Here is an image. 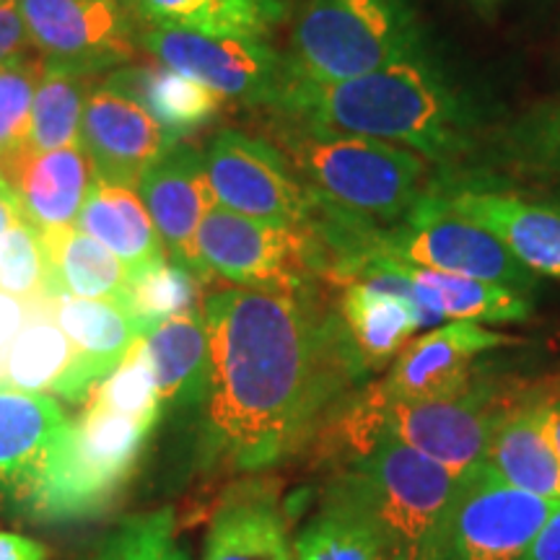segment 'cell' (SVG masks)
<instances>
[{
  "label": "cell",
  "instance_id": "obj_1",
  "mask_svg": "<svg viewBox=\"0 0 560 560\" xmlns=\"http://www.w3.org/2000/svg\"><path fill=\"white\" fill-rule=\"evenodd\" d=\"M210 384L206 446L229 470L291 457L366 380L340 312L317 285L226 289L202 301Z\"/></svg>",
  "mask_w": 560,
  "mask_h": 560
},
{
  "label": "cell",
  "instance_id": "obj_2",
  "mask_svg": "<svg viewBox=\"0 0 560 560\" xmlns=\"http://www.w3.org/2000/svg\"><path fill=\"white\" fill-rule=\"evenodd\" d=\"M276 109L310 130L384 140L425 161H452L475 143L470 102L425 55L340 83L289 73Z\"/></svg>",
  "mask_w": 560,
  "mask_h": 560
},
{
  "label": "cell",
  "instance_id": "obj_3",
  "mask_svg": "<svg viewBox=\"0 0 560 560\" xmlns=\"http://www.w3.org/2000/svg\"><path fill=\"white\" fill-rule=\"evenodd\" d=\"M459 475L382 429L332 480L327 495L361 516L389 560H436Z\"/></svg>",
  "mask_w": 560,
  "mask_h": 560
},
{
  "label": "cell",
  "instance_id": "obj_4",
  "mask_svg": "<svg viewBox=\"0 0 560 560\" xmlns=\"http://www.w3.org/2000/svg\"><path fill=\"white\" fill-rule=\"evenodd\" d=\"M153 425L86 400L83 416L70 420L19 506L42 522L96 516L136 470Z\"/></svg>",
  "mask_w": 560,
  "mask_h": 560
},
{
  "label": "cell",
  "instance_id": "obj_5",
  "mask_svg": "<svg viewBox=\"0 0 560 560\" xmlns=\"http://www.w3.org/2000/svg\"><path fill=\"white\" fill-rule=\"evenodd\" d=\"M278 143L314 192L369 221H400L423 195L429 164L402 145L317 132L296 122L278 132Z\"/></svg>",
  "mask_w": 560,
  "mask_h": 560
},
{
  "label": "cell",
  "instance_id": "obj_6",
  "mask_svg": "<svg viewBox=\"0 0 560 560\" xmlns=\"http://www.w3.org/2000/svg\"><path fill=\"white\" fill-rule=\"evenodd\" d=\"M423 55L408 0H306L291 39L289 73L340 83Z\"/></svg>",
  "mask_w": 560,
  "mask_h": 560
},
{
  "label": "cell",
  "instance_id": "obj_7",
  "mask_svg": "<svg viewBox=\"0 0 560 560\" xmlns=\"http://www.w3.org/2000/svg\"><path fill=\"white\" fill-rule=\"evenodd\" d=\"M369 244L416 268L478 278L529 293L537 276L516 260L490 231L462 219L436 192H423L400 221L380 229L369 221Z\"/></svg>",
  "mask_w": 560,
  "mask_h": 560
},
{
  "label": "cell",
  "instance_id": "obj_8",
  "mask_svg": "<svg viewBox=\"0 0 560 560\" xmlns=\"http://www.w3.org/2000/svg\"><path fill=\"white\" fill-rule=\"evenodd\" d=\"M200 270L242 289L296 291L319 278V249L306 226H278L213 206L195 240Z\"/></svg>",
  "mask_w": 560,
  "mask_h": 560
},
{
  "label": "cell",
  "instance_id": "obj_9",
  "mask_svg": "<svg viewBox=\"0 0 560 560\" xmlns=\"http://www.w3.org/2000/svg\"><path fill=\"white\" fill-rule=\"evenodd\" d=\"M556 503L509 486L482 459L459 475L436 560H520Z\"/></svg>",
  "mask_w": 560,
  "mask_h": 560
},
{
  "label": "cell",
  "instance_id": "obj_10",
  "mask_svg": "<svg viewBox=\"0 0 560 560\" xmlns=\"http://www.w3.org/2000/svg\"><path fill=\"white\" fill-rule=\"evenodd\" d=\"M202 159L215 206L278 226H306L314 190L299 179L276 143L242 130H221Z\"/></svg>",
  "mask_w": 560,
  "mask_h": 560
},
{
  "label": "cell",
  "instance_id": "obj_11",
  "mask_svg": "<svg viewBox=\"0 0 560 560\" xmlns=\"http://www.w3.org/2000/svg\"><path fill=\"white\" fill-rule=\"evenodd\" d=\"M516 384L478 376L452 400H384L376 389L382 429L439 465L465 472L486 459L490 431Z\"/></svg>",
  "mask_w": 560,
  "mask_h": 560
},
{
  "label": "cell",
  "instance_id": "obj_12",
  "mask_svg": "<svg viewBox=\"0 0 560 560\" xmlns=\"http://www.w3.org/2000/svg\"><path fill=\"white\" fill-rule=\"evenodd\" d=\"M140 45L161 66L213 89L223 100L272 107L283 94L285 60L257 37H226L190 30H151Z\"/></svg>",
  "mask_w": 560,
  "mask_h": 560
},
{
  "label": "cell",
  "instance_id": "obj_13",
  "mask_svg": "<svg viewBox=\"0 0 560 560\" xmlns=\"http://www.w3.org/2000/svg\"><path fill=\"white\" fill-rule=\"evenodd\" d=\"M42 58L104 73L136 58V24L120 0H19Z\"/></svg>",
  "mask_w": 560,
  "mask_h": 560
},
{
  "label": "cell",
  "instance_id": "obj_14",
  "mask_svg": "<svg viewBox=\"0 0 560 560\" xmlns=\"http://www.w3.org/2000/svg\"><path fill=\"white\" fill-rule=\"evenodd\" d=\"M520 342L478 322L431 327V332L418 335L397 353L376 389L384 400H452L478 380L475 363L480 355Z\"/></svg>",
  "mask_w": 560,
  "mask_h": 560
},
{
  "label": "cell",
  "instance_id": "obj_15",
  "mask_svg": "<svg viewBox=\"0 0 560 560\" xmlns=\"http://www.w3.org/2000/svg\"><path fill=\"white\" fill-rule=\"evenodd\" d=\"M81 143L96 177L136 187L149 166L179 143L132 96L102 81L81 120Z\"/></svg>",
  "mask_w": 560,
  "mask_h": 560
},
{
  "label": "cell",
  "instance_id": "obj_16",
  "mask_svg": "<svg viewBox=\"0 0 560 560\" xmlns=\"http://www.w3.org/2000/svg\"><path fill=\"white\" fill-rule=\"evenodd\" d=\"M138 195L149 210L166 257L206 280L195 255L198 229L215 206L206 159L192 145H174L138 182Z\"/></svg>",
  "mask_w": 560,
  "mask_h": 560
},
{
  "label": "cell",
  "instance_id": "obj_17",
  "mask_svg": "<svg viewBox=\"0 0 560 560\" xmlns=\"http://www.w3.org/2000/svg\"><path fill=\"white\" fill-rule=\"evenodd\" d=\"M52 312L73 348V363L55 395L66 402H86L104 376L120 366L130 348L145 338L128 301L58 296Z\"/></svg>",
  "mask_w": 560,
  "mask_h": 560
},
{
  "label": "cell",
  "instance_id": "obj_18",
  "mask_svg": "<svg viewBox=\"0 0 560 560\" xmlns=\"http://www.w3.org/2000/svg\"><path fill=\"white\" fill-rule=\"evenodd\" d=\"M441 198L462 219L490 231L535 276L560 278V210L475 187Z\"/></svg>",
  "mask_w": 560,
  "mask_h": 560
},
{
  "label": "cell",
  "instance_id": "obj_19",
  "mask_svg": "<svg viewBox=\"0 0 560 560\" xmlns=\"http://www.w3.org/2000/svg\"><path fill=\"white\" fill-rule=\"evenodd\" d=\"M486 462L509 486L560 501V457L545 429L535 384H516L490 431Z\"/></svg>",
  "mask_w": 560,
  "mask_h": 560
},
{
  "label": "cell",
  "instance_id": "obj_20",
  "mask_svg": "<svg viewBox=\"0 0 560 560\" xmlns=\"http://www.w3.org/2000/svg\"><path fill=\"white\" fill-rule=\"evenodd\" d=\"M338 312L366 376L389 366L418 330L433 327L418 301L382 289L371 280H350L340 285Z\"/></svg>",
  "mask_w": 560,
  "mask_h": 560
},
{
  "label": "cell",
  "instance_id": "obj_21",
  "mask_svg": "<svg viewBox=\"0 0 560 560\" xmlns=\"http://www.w3.org/2000/svg\"><path fill=\"white\" fill-rule=\"evenodd\" d=\"M5 177L19 195L21 213L42 234H47V231L75 226L96 179V170L79 140L58 151L21 156L5 170Z\"/></svg>",
  "mask_w": 560,
  "mask_h": 560
},
{
  "label": "cell",
  "instance_id": "obj_22",
  "mask_svg": "<svg viewBox=\"0 0 560 560\" xmlns=\"http://www.w3.org/2000/svg\"><path fill=\"white\" fill-rule=\"evenodd\" d=\"M68 423L50 395L0 384V493L21 503Z\"/></svg>",
  "mask_w": 560,
  "mask_h": 560
},
{
  "label": "cell",
  "instance_id": "obj_23",
  "mask_svg": "<svg viewBox=\"0 0 560 560\" xmlns=\"http://www.w3.org/2000/svg\"><path fill=\"white\" fill-rule=\"evenodd\" d=\"M75 229L102 242L128 268L130 278L170 260L136 187L96 177Z\"/></svg>",
  "mask_w": 560,
  "mask_h": 560
},
{
  "label": "cell",
  "instance_id": "obj_24",
  "mask_svg": "<svg viewBox=\"0 0 560 560\" xmlns=\"http://www.w3.org/2000/svg\"><path fill=\"white\" fill-rule=\"evenodd\" d=\"M164 408L206 402L210 384V342L202 304L174 314L143 338Z\"/></svg>",
  "mask_w": 560,
  "mask_h": 560
},
{
  "label": "cell",
  "instance_id": "obj_25",
  "mask_svg": "<svg viewBox=\"0 0 560 560\" xmlns=\"http://www.w3.org/2000/svg\"><path fill=\"white\" fill-rule=\"evenodd\" d=\"M42 242L47 255V299L128 301V268L86 231L75 226L47 231L42 234Z\"/></svg>",
  "mask_w": 560,
  "mask_h": 560
},
{
  "label": "cell",
  "instance_id": "obj_26",
  "mask_svg": "<svg viewBox=\"0 0 560 560\" xmlns=\"http://www.w3.org/2000/svg\"><path fill=\"white\" fill-rule=\"evenodd\" d=\"M402 265L416 283L418 299L423 310L429 312L433 327L444 319L506 325V322H524L532 317L529 293L488 283V280L425 270L408 262Z\"/></svg>",
  "mask_w": 560,
  "mask_h": 560
},
{
  "label": "cell",
  "instance_id": "obj_27",
  "mask_svg": "<svg viewBox=\"0 0 560 560\" xmlns=\"http://www.w3.org/2000/svg\"><path fill=\"white\" fill-rule=\"evenodd\" d=\"M109 86L125 91L172 138L182 140L206 128L221 112L223 96L166 66H136L112 73Z\"/></svg>",
  "mask_w": 560,
  "mask_h": 560
},
{
  "label": "cell",
  "instance_id": "obj_28",
  "mask_svg": "<svg viewBox=\"0 0 560 560\" xmlns=\"http://www.w3.org/2000/svg\"><path fill=\"white\" fill-rule=\"evenodd\" d=\"M206 560H293L285 520L270 495L244 493L215 511Z\"/></svg>",
  "mask_w": 560,
  "mask_h": 560
},
{
  "label": "cell",
  "instance_id": "obj_29",
  "mask_svg": "<svg viewBox=\"0 0 560 560\" xmlns=\"http://www.w3.org/2000/svg\"><path fill=\"white\" fill-rule=\"evenodd\" d=\"M153 30H190L262 39L283 19V0H130Z\"/></svg>",
  "mask_w": 560,
  "mask_h": 560
},
{
  "label": "cell",
  "instance_id": "obj_30",
  "mask_svg": "<svg viewBox=\"0 0 560 560\" xmlns=\"http://www.w3.org/2000/svg\"><path fill=\"white\" fill-rule=\"evenodd\" d=\"M100 79L102 73H94V70L47 60L45 75L34 94L30 136H26L21 156H37V153L79 143L83 109H86L91 91L100 86L96 83Z\"/></svg>",
  "mask_w": 560,
  "mask_h": 560
},
{
  "label": "cell",
  "instance_id": "obj_31",
  "mask_svg": "<svg viewBox=\"0 0 560 560\" xmlns=\"http://www.w3.org/2000/svg\"><path fill=\"white\" fill-rule=\"evenodd\" d=\"M70 363H73V348L55 317L52 301H39L32 306L30 317L9 350L3 384L37 395H55Z\"/></svg>",
  "mask_w": 560,
  "mask_h": 560
},
{
  "label": "cell",
  "instance_id": "obj_32",
  "mask_svg": "<svg viewBox=\"0 0 560 560\" xmlns=\"http://www.w3.org/2000/svg\"><path fill=\"white\" fill-rule=\"evenodd\" d=\"M293 560H389L359 514L327 495L312 522L296 535Z\"/></svg>",
  "mask_w": 560,
  "mask_h": 560
},
{
  "label": "cell",
  "instance_id": "obj_33",
  "mask_svg": "<svg viewBox=\"0 0 560 560\" xmlns=\"http://www.w3.org/2000/svg\"><path fill=\"white\" fill-rule=\"evenodd\" d=\"M45 68L47 60L37 50H24L0 62V170L3 172L24 153L34 94Z\"/></svg>",
  "mask_w": 560,
  "mask_h": 560
},
{
  "label": "cell",
  "instance_id": "obj_34",
  "mask_svg": "<svg viewBox=\"0 0 560 560\" xmlns=\"http://www.w3.org/2000/svg\"><path fill=\"white\" fill-rule=\"evenodd\" d=\"M0 291L26 304L47 301L45 242L24 213L0 236Z\"/></svg>",
  "mask_w": 560,
  "mask_h": 560
},
{
  "label": "cell",
  "instance_id": "obj_35",
  "mask_svg": "<svg viewBox=\"0 0 560 560\" xmlns=\"http://www.w3.org/2000/svg\"><path fill=\"white\" fill-rule=\"evenodd\" d=\"M198 276H192L190 270L172 260H164L156 268L130 278L128 304L143 332L149 335L164 319L198 306V301H195L198 299Z\"/></svg>",
  "mask_w": 560,
  "mask_h": 560
},
{
  "label": "cell",
  "instance_id": "obj_36",
  "mask_svg": "<svg viewBox=\"0 0 560 560\" xmlns=\"http://www.w3.org/2000/svg\"><path fill=\"white\" fill-rule=\"evenodd\" d=\"M89 560H187V552L177 542L172 509H156L117 524Z\"/></svg>",
  "mask_w": 560,
  "mask_h": 560
},
{
  "label": "cell",
  "instance_id": "obj_37",
  "mask_svg": "<svg viewBox=\"0 0 560 560\" xmlns=\"http://www.w3.org/2000/svg\"><path fill=\"white\" fill-rule=\"evenodd\" d=\"M501 149L509 164L560 174V104L535 109L511 125L503 132Z\"/></svg>",
  "mask_w": 560,
  "mask_h": 560
},
{
  "label": "cell",
  "instance_id": "obj_38",
  "mask_svg": "<svg viewBox=\"0 0 560 560\" xmlns=\"http://www.w3.org/2000/svg\"><path fill=\"white\" fill-rule=\"evenodd\" d=\"M34 304H26V301H19L9 296V293L0 291V384H3V371H5V359H9V350L16 340L21 327H24L26 317H30Z\"/></svg>",
  "mask_w": 560,
  "mask_h": 560
},
{
  "label": "cell",
  "instance_id": "obj_39",
  "mask_svg": "<svg viewBox=\"0 0 560 560\" xmlns=\"http://www.w3.org/2000/svg\"><path fill=\"white\" fill-rule=\"evenodd\" d=\"M30 34H26L19 0H13V3H0V62L30 50Z\"/></svg>",
  "mask_w": 560,
  "mask_h": 560
},
{
  "label": "cell",
  "instance_id": "obj_40",
  "mask_svg": "<svg viewBox=\"0 0 560 560\" xmlns=\"http://www.w3.org/2000/svg\"><path fill=\"white\" fill-rule=\"evenodd\" d=\"M520 560H560V501L542 527L537 529V535L532 537Z\"/></svg>",
  "mask_w": 560,
  "mask_h": 560
},
{
  "label": "cell",
  "instance_id": "obj_41",
  "mask_svg": "<svg viewBox=\"0 0 560 560\" xmlns=\"http://www.w3.org/2000/svg\"><path fill=\"white\" fill-rule=\"evenodd\" d=\"M535 392L542 410L545 429H548V436L560 457V374L550 376V380L535 382Z\"/></svg>",
  "mask_w": 560,
  "mask_h": 560
},
{
  "label": "cell",
  "instance_id": "obj_42",
  "mask_svg": "<svg viewBox=\"0 0 560 560\" xmlns=\"http://www.w3.org/2000/svg\"><path fill=\"white\" fill-rule=\"evenodd\" d=\"M50 550L32 537L16 532H0V560H47Z\"/></svg>",
  "mask_w": 560,
  "mask_h": 560
},
{
  "label": "cell",
  "instance_id": "obj_43",
  "mask_svg": "<svg viewBox=\"0 0 560 560\" xmlns=\"http://www.w3.org/2000/svg\"><path fill=\"white\" fill-rule=\"evenodd\" d=\"M19 213H21L19 195L13 190L9 177H5V172L0 170V236H3L11 223L19 219Z\"/></svg>",
  "mask_w": 560,
  "mask_h": 560
},
{
  "label": "cell",
  "instance_id": "obj_44",
  "mask_svg": "<svg viewBox=\"0 0 560 560\" xmlns=\"http://www.w3.org/2000/svg\"><path fill=\"white\" fill-rule=\"evenodd\" d=\"M475 3H478V5H493L495 0H475Z\"/></svg>",
  "mask_w": 560,
  "mask_h": 560
},
{
  "label": "cell",
  "instance_id": "obj_45",
  "mask_svg": "<svg viewBox=\"0 0 560 560\" xmlns=\"http://www.w3.org/2000/svg\"><path fill=\"white\" fill-rule=\"evenodd\" d=\"M0 3H13V0H0Z\"/></svg>",
  "mask_w": 560,
  "mask_h": 560
}]
</instances>
